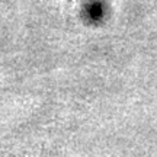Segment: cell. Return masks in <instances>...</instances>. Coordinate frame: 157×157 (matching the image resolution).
<instances>
[{"label":"cell","instance_id":"cell-1","mask_svg":"<svg viewBox=\"0 0 157 157\" xmlns=\"http://www.w3.org/2000/svg\"><path fill=\"white\" fill-rule=\"evenodd\" d=\"M52 2H56L57 5L60 6L61 9H66V7H71V6L76 5V0H52Z\"/></svg>","mask_w":157,"mask_h":157}]
</instances>
